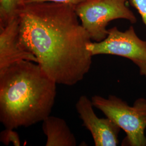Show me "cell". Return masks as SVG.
<instances>
[{
  "mask_svg": "<svg viewBox=\"0 0 146 146\" xmlns=\"http://www.w3.org/2000/svg\"><path fill=\"white\" fill-rule=\"evenodd\" d=\"M133 5L139 11L146 27V0H130Z\"/></svg>",
  "mask_w": 146,
  "mask_h": 146,
  "instance_id": "cell-11",
  "label": "cell"
},
{
  "mask_svg": "<svg viewBox=\"0 0 146 146\" xmlns=\"http://www.w3.org/2000/svg\"><path fill=\"white\" fill-rule=\"evenodd\" d=\"M14 129L5 128V131L1 133V141L5 145H8L10 143L14 146H20V140L18 134Z\"/></svg>",
  "mask_w": 146,
  "mask_h": 146,
  "instance_id": "cell-10",
  "label": "cell"
},
{
  "mask_svg": "<svg viewBox=\"0 0 146 146\" xmlns=\"http://www.w3.org/2000/svg\"><path fill=\"white\" fill-rule=\"evenodd\" d=\"M56 84L36 62L22 61L0 73V121L5 128L28 127L50 115Z\"/></svg>",
  "mask_w": 146,
  "mask_h": 146,
  "instance_id": "cell-2",
  "label": "cell"
},
{
  "mask_svg": "<svg viewBox=\"0 0 146 146\" xmlns=\"http://www.w3.org/2000/svg\"><path fill=\"white\" fill-rule=\"evenodd\" d=\"M42 128L47 136L46 146L77 145L75 136L63 119L49 115L42 121Z\"/></svg>",
  "mask_w": 146,
  "mask_h": 146,
  "instance_id": "cell-8",
  "label": "cell"
},
{
  "mask_svg": "<svg viewBox=\"0 0 146 146\" xmlns=\"http://www.w3.org/2000/svg\"><path fill=\"white\" fill-rule=\"evenodd\" d=\"M25 0H0V20L1 24L16 15V13Z\"/></svg>",
  "mask_w": 146,
  "mask_h": 146,
  "instance_id": "cell-9",
  "label": "cell"
},
{
  "mask_svg": "<svg viewBox=\"0 0 146 146\" xmlns=\"http://www.w3.org/2000/svg\"><path fill=\"white\" fill-rule=\"evenodd\" d=\"M84 0H25V3H36V2H55L58 3L66 4L69 5H76L82 2ZM24 3V4H25Z\"/></svg>",
  "mask_w": 146,
  "mask_h": 146,
  "instance_id": "cell-12",
  "label": "cell"
},
{
  "mask_svg": "<svg viewBox=\"0 0 146 146\" xmlns=\"http://www.w3.org/2000/svg\"><path fill=\"white\" fill-rule=\"evenodd\" d=\"M76 110L83 125L88 130L96 146H116L119 143L120 127L108 117L99 118L93 110L92 100L81 96L76 104Z\"/></svg>",
  "mask_w": 146,
  "mask_h": 146,
  "instance_id": "cell-6",
  "label": "cell"
},
{
  "mask_svg": "<svg viewBox=\"0 0 146 146\" xmlns=\"http://www.w3.org/2000/svg\"><path fill=\"white\" fill-rule=\"evenodd\" d=\"M19 41L56 84L75 85L92 63V39L78 21L75 7L55 2L25 3L16 14Z\"/></svg>",
  "mask_w": 146,
  "mask_h": 146,
  "instance_id": "cell-1",
  "label": "cell"
},
{
  "mask_svg": "<svg viewBox=\"0 0 146 146\" xmlns=\"http://www.w3.org/2000/svg\"><path fill=\"white\" fill-rule=\"evenodd\" d=\"M127 0H84L75 7V11L92 40L100 42L108 35L109 22L123 19L135 23V16L127 7Z\"/></svg>",
  "mask_w": 146,
  "mask_h": 146,
  "instance_id": "cell-4",
  "label": "cell"
},
{
  "mask_svg": "<svg viewBox=\"0 0 146 146\" xmlns=\"http://www.w3.org/2000/svg\"><path fill=\"white\" fill-rule=\"evenodd\" d=\"M91 100L94 107L102 111L125 131L128 145L146 146V99L136 100L133 106L114 95H110L107 99L95 95Z\"/></svg>",
  "mask_w": 146,
  "mask_h": 146,
  "instance_id": "cell-3",
  "label": "cell"
},
{
  "mask_svg": "<svg viewBox=\"0 0 146 146\" xmlns=\"http://www.w3.org/2000/svg\"><path fill=\"white\" fill-rule=\"evenodd\" d=\"M92 56L107 54L131 60L139 68L142 76L146 78V41L136 34L133 27L125 31L114 27L108 30L106 38L100 42H92L87 46Z\"/></svg>",
  "mask_w": 146,
  "mask_h": 146,
  "instance_id": "cell-5",
  "label": "cell"
},
{
  "mask_svg": "<svg viewBox=\"0 0 146 146\" xmlns=\"http://www.w3.org/2000/svg\"><path fill=\"white\" fill-rule=\"evenodd\" d=\"M22 61L37 62L36 57L21 47L19 41V23L17 15L0 28V73Z\"/></svg>",
  "mask_w": 146,
  "mask_h": 146,
  "instance_id": "cell-7",
  "label": "cell"
}]
</instances>
